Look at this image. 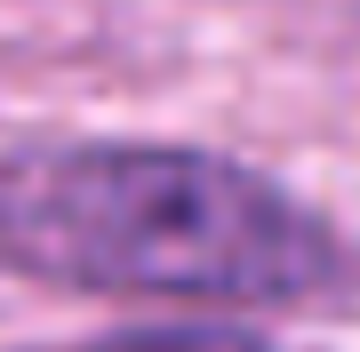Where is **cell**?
I'll return each mask as SVG.
<instances>
[{"label":"cell","mask_w":360,"mask_h":352,"mask_svg":"<svg viewBox=\"0 0 360 352\" xmlns=\"http://www.w3.org/2000/svg\"><path fill=\"white\" fill-rule=\"evenodd\" d=\"M0 273L193 313L345 304L360 256L321 209L193 144H49L0 160Z\"/></svg>","instance_id":"1"},{"label":"cell","mask_w":360,"mask_h":352,"mask_svg":"<svg viewBox=\"0 0 360 352\" xmlns=\"http://www.w3.org/2000/svg\"><path fill=\"white\" fill-rule=\"evenodd\" d=\"M80 352H288L281 337L264 328H240V320H168V328H120V337H96Z\"/></svg>","instance_id":"2"}]
</instances>
